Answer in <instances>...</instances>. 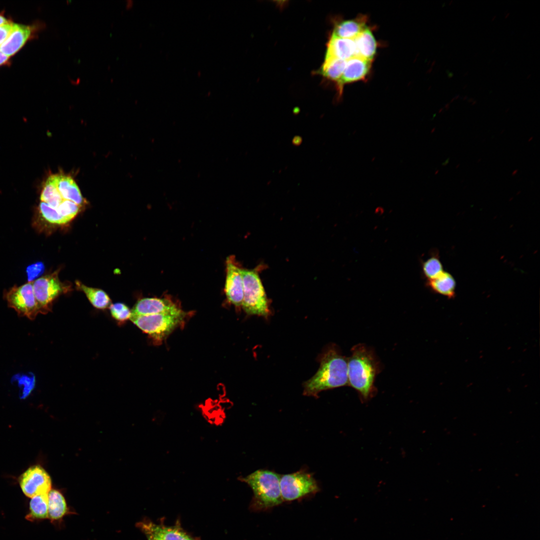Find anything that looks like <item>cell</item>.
I'll list each match as a JSON object with an SVG mask.
<instances>
[{"mask_svg":"<svg viewBox=\"0 0 540 540\" xmlns=\"http://www.w3.org/2000/svg\"><path fill=\"white\" fill-rule=\"evenodd\" d=\"M348 385V359L334 347L320 357V366L315 374L304 382V394L317 397L322 390Z\"/></svg>","mask_w":540,"mask_h":540,"instance_id":"obj_1","label":"cell"},{"mask_svg":"<svg viewBox=\"0 0 540 540\" xmlns=\"http://www.w3.org/2000/svg\"><path fill=\"white\" fill-rule=\"evenodd\" d=\"M379 364L372 350L363 344L354 346L348 358V385L355 389L364 401L375 392L374 382Z\"/></svg>","mask_w":540,"mask_h":540,"instance_id":"obj_2","label":"cell"},{"mask_svg":"<svg viewBox=\"0 0 540 540\" xmlns=\"http://www.w3.org/2000/svg\"><path fill=\"white\" fill-rule=\"evenodd\" d=\"M280 478V474L266 470H258L245 477L240 478V480L247 484L253 492L252 510H264L283 502Z\"/></svg>","mask_w":540,"mask_h":540,"instance_id":"obj_3","label":"cell"},{"mask_svg":"<svg viewBox=\"0 0 540 540\" xmlns=\"http://www.w3.org/2000/svg\"><path fill=\"white\" fill-rule=\"evenodd\" d=\"M257 268H242L244 285L242 307L248 315L267 317L270 314L269 303Z\"/></svg>","mask_w":540,"mask_h":540,"instance_id":"obj_4","label":"cell"},{"mask_svg":"<svg viewBox=\"0 0 540 540\" xmlns=\"http://www.w3.org/2000/svg\"><path fill=\"white\" fill-rule=\"evenodd\" d=\"M184 312L131 316L130 320L140 330L156 340H162L184 320Z\"/></svg>","mask_w":540,"mask_h":540,"instance_id":"obj_5","label":"cell"},{"mask_svg":"<svg viewBox=\"0 0 540 540\" xmlns=\"http://www.w3.org/2000/svg\"><path fill=\"white\" fill-rule=\"evenodd\" d=\"M280 488L283 502L297 500L319 490L312 474L304 470L280 476Z\"/></svg>","mask_w":540,"mask_h":540,"instance_id":"obj_6","label":"cell"},{"mask_svg":"<svg viewBox=\"0 0 540 540\" xmlns=\"http://www.w3.org/2000/svg\"><path fill=\"white\" fill-rule=\"evenodd\" d=\"M4 298L8 307L14 310L20 316L34 320L40 313L34 292L32 282L20 286H14L4 292Z\"/></svg>","mask_w":540,"mask_h":540,"instance_id":"obj_7","label":"cell"},{"mask_svg":"<svg viewBox=\"0 0 540 540\" xmlns=\"http://www.w3.org/2000/svg\"><path fill=\"white\" fill-rule=\"evenodd\" d=\"M58 271L41 276L32 282L34 292L40 314L50 310L54 301L66 288L60 280Z\"/></svg>","mask_w":540,"mask_h":540,"instance_id":"obj_8","label":"cell"},{"mask_svg":"<svg viewBox=\"0 0 540 540\" xmlns=\"http://www.w3.org/2000/svg\"><path fill=\"white\" fill-rule=\"evenodd\" d=\"M20 484L24 494L29 498L48 494L51 490V479L40 466L29 468L20 478Z\"/></svg>","mask_w":540,"mask_h":540,"instance_id":"obj_9","label":"cell"},{"mask_svg":"<svg viewBox=\"0 0 540 540\" xmlns=\"http://www.w3.org/2000/svg\"><path fill=\"white\" fill-rule=\"evenodd\" d=\"M224 292L230 302L236 306H242L244 298L242 268L234 256H230L226 260Z\"/></svg>","mask_w":540,"mask_h":540,"instance_id":"obj_10","label":"cell"},{"mask_svg":"<svg viewBox=\"0 0 540 540\" xmlns=\"http://www.w3.org/2000/svg\"><path fill=\"white\" fill-rule=\"evenodd\" d=\"M138 526L148 540H196L185 532L179 524L166 526L150 520L140 522Z\"/></svg>","mask_w":540,"mask_h":540,"instance_id":"obj_11","label":"cell"},{"mask_svg":"<svg viewBox=\"0 0 540 540\" xmlns=\"http://www.w3.org/2000/svg\"><path fill=\"white\" fill-rule=\"evenodd\" d=\"M26 25L14 23L13 28L6 40L0 46V50L8 57L18 52L26 43L34 36V33L40 28V26Z\"/></svg>","mask_w":540,"mask_h":540,"instance_id":"obj_12","label":"cell"},{"mask_svg":"<svg viewBox=\"0 0 540 540\" xmlns=\"http://www.w3.org/2000/svg\"><path fill=\"white\" fill-rule=\"evenodd\" d=\"M131 316L184 312L172 301L157 298H146L136 302L131 310Z\"/></svg>","mask_w":540,"mask_h":540,"instance_id":"obj_13","label":"cell"},{"mask_svg":"<svg viewBox=\"0 0 540 540\" xmlns=\"http://www.w3.org/2000/svg\"><path fill=\"white\" fill-rule=\"evenodd\" d=\"M371 65V60L358 56L346 60L342 74L337 82L340 94L344 84L363 80L368 74Z\"/></svg>","mask_w":540,"mask_h":540,"instance_id":"obj_14","label":"cell"},{"mask_svg":"<svg viewBox=\"0 0 540 540\" xmlns=\"http://www.w3.org/2000/svg\"><path fill=\"white\" fill-rule=\"evenodd\" d=\"M356 56L354 39L344 38L332 34L327 44L325 58H334L344 60Z\"/></svg>","mask_w":540,"mask_h":540,"instance_id":"obj_15","label":"cell"},{"mask_svg":"<svg viewBox=\"0 0 540 540\" xmlns=\"http://www.w3.org/2000/svg\"><path fill=\"white\" fill-rule=\"evenodd\" d=\"M56 184L63 199L72 201L81 207L86 204L78 186L70 176L62 174H54Z\"/></svg>","mask_w":540,"mask_h":540,"instance_id":"obj_16","label":"cell"},{"mask_svg":"<svg viewBox=\"0 0 540 540\" xmlns=\"http://www.w3.org/2000/svg\"><path fill=\"white\" fill-rule=\"evenodd\" d=\"M354 40L356 56L372 61L376 53V42L372 31L366 28Z\"/></svg>","mask_w":540,"mask_h":540,"instance_id":"obj_17","label":"cell"},{"mask_svg":"<svg viewBox=\"0 0 540 540\" xmlns=\"http://www.w3.org/2000/svg\"><path fill=\"white\" fill-rule=\"evenodd\" d=\"M366 20L364 16L342 21L336 25L332 35L354 39L366 28Z\"/></svg>","mask_w":540,"mask_h":540,"instance_id":"obj_18","label":"cell"},{"mask_svg":"<svg viewBox=\"0 0 540 540\" xmlns=\"http://www.w3.org/2000/svg\"><path fill=\"white\" fill-rule=\"evenodd\" d=\"M426 284L432 292L452 298L455 296L456 282L453 276L444 271L436 278L427 280Z\"/></svg>","mask_w":540,"mask_h":540,"instance_id":"obj_19","label":"cell"},{"mask_svg":"<svg viewBox=\"0 0 540 540\" xmlns=\"http://www.w3.org/2000/svg\"><path fill=\"white\" fill-rule=\"evenodd\" d=\"M76 284L77 288L84 292L94 308L100 310H104L111 304V300L104 290L86 286L78 280L76 282Z\"/></svg>","mask_w":540,"mask_h":540,"instance_id":"obj_20","label":"cell"},{"mask_svg":"<svg viewBox=\"0 0 540 540\" xmlns=\"http://www.w3.org/2000/svg\"><path fill=\"white\" fill-rule=\"evenodd\" d=\"M68 512L63 495L58 490H51L48 494V518L51 520L61 519Z\"/></svg>","mask_w":540,"mask_h":540,"instance_id":"obj_21","label":"cell"},{"mask_svg":"<svg viewBox=\"0 0 540 540\" xmlns=\"http://www.w3.org/2000/svg\"><path fill=\"white\" fill-rule=\"evenodd\" d=\"M40 200L54 208H56L64 200L56 186L54 174L50 176L44 182L40 194Z\"/></svg>","mask_w":540,"mask_h":540,"instance_id":"obj_22","label":"cell"},{"mask_svg":"<svg viewBox=\"0 0 540 540\" xmlns=\"http://www.w3.org/2000/svg\"><path fill=\"white\" fill-rule=\"evenodd\" d=\"M346 64V60L334 58H326L318 72L328 80L338 82L342 74Z\"/></svg>","mask_w":540,"mask_h":540,"instance_id":"obj_23","label":"cell"},{"mask_svg":"<svg viewBox=\"0 0 540 540\" xmlns=\"http://www.w3.org/2000/svg\"><path fill=\"white\" fill-rule=\"evenodd\" d=\"M26 518L32 521L48 518V494L32 498L30 502V512Z\"/></svg>","mask_w":540,"mask_h":540,"instance_id":"obj_24","label":"cell"},{"mask_svg":"<svg viewBox=\"0 0 540 540\" xmlns=\"http://www.w3.org/2000/svg\"><path fill=\"white\" fill-rule=\"evenodd\" d=\"M38 216L42 222L49 225L62 226L68 223L56 208L42 202L38 207Z\"/></svg>","mask_w":540,"mask_h":540,"instance_id":"obj_25","label":"cell"},{"mask_svg":"<svg viewBox=\"0 0 540 540\" xmlns=\"http://www.w3.org/2000/svg\"><path fill=\"white\" fill-rule=\"evenodd\" d=\"M422 268L423 274L427 280L436 278L444 271L439 256L436 253L432 254L424 260Z\"/></svg>","mask_w":540,"mask_h":540,"instance_id":"obj_26","label":"cell"},{"mask_svg":"<svg viewBox=\"0 0 540 540\" xmlns=\"http://www.w3.org/2000/svg\"><path fill=\"white\" fill-rule=\"evenodd\" d=\"M81 208L72 201L64 200L56 209L69 222L80 212Z\"/></svg>","mask_w":540,"mask_h":540,"instance_id":"obj_27","label":"cell"},{"mask_svg":"<svg viewBox=\"0 0 540 540\" xmlns=\"http://www.w3.org/2000/svg\"><path fill=\"white\" fill-rule=\"evenodd\" d=\"M109 308L112 317L120 322H124L130 318L132 311L124 304H111Z\"/></svg>","mask_w":540,"mask_h":540,"instance_id":"obj_28","label":"cell"},{"mask_svg":"<svg viewBox=\"0 0 540 540\" xmlns=\"http://www.w3.org/2000/svg\"><path fill=\"white\" fill-rule=\"evenodd\" d=\"M44 270V266L42 262H38L29 266L26 268L28 282L35 280L36 278L42 274Z\"/></svg>","mask_w":540,"mask_h":540,"instance_id":"obj_29","label":"cell"},{"mask_svg":"<svg viewBox=\"0 0 540 540\" xmlns=\"http://www.w3.org/2000/svg\"><path fill=\"white\" fill-rule=\"evenodd\" d=\"M14 23L11 21L0 25V46L6 40L8 36L10 34L13 27Z\"/></svg>","mask_w":540,"mask_h":540,"instance_id":"obj_30","label":"cell"},{"mask_svg":"<svg viewBox=\"0 0 540 540\" xmlns=\"http://www.w3.org/2000/svg\"><path fill=\"white\" fill-rule=\"evenodd\" d=\"M10 57L4 54L0 50V66L6 64H8V62Z\"/></svg>","mask_w":540,"mask_h":540,"instance_id":"obj_31","label":"cell"},{"mask_svg":"<svg viewBox=\"0 0 540 540\" xmlns=\"http://www.w3.org/2000/svg\"><path fill=\"white\" fill-rule=\"evenodd\" d=\"M302 142V138L300 136H294L292 140V144L296 146H298L301 144Z\"/></svg>","mask_w":540,"mask_h":540,"instance_id":"obj_32","label":"cell"},{"mask_svg":"<svg viewBox=\"0 0 540 540\" xmlns=\"http://www.w3.org/2000/svg\"><path fill=\"white\" fill-rule=\"evenodd\" d=\"M8 21L10 20L4 16L3 14L0 13V25L4 24Z\"/></svg>","mask_w":540,"mask_h":540,"instance_id":"obj_33","label":"cell"},{"mask_svg":"<svg viewBox=\"0 0 540 540\" xmlns=\"http://www.w3.org/2000/svg\"><path fill=\"white\" fill-rule=\"evenodd\" d=\"M132 0H127L126 1V7L127 8H129L130 7H132Z\"/></svg>","mask_w":540,"mask_h":540,"instance_id":"obj_34","label":"cell"}]
</instances>
